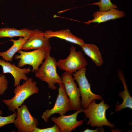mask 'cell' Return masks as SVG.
<instances>
[{
	"mask_svg": "<svg viewBox=\"0 0 132 132\" xmlns=\"http://www.w3.org/2000/svg\"><path fill=\"white\" fill-rule=\"evenodd\" d=\"M22 85H19L14 89V96L10 99L2 100L8 106V110L14 112L16 109L21 106L25 100L31 95L39 92V88L36 81L31 77L28 78Z\"/></svg>",
	"mask_w": 132,
	"mask_h": 132,
	"instance_id": "1",
	"label": "cell"
},
{
	"mask_svg": "<svg viewBox=\"0 0 132 132\" xmlns=\"http://www.w3.org/2000/svg\"><path fill=\"white\" fill-rule=\"evenodd\" d=\"M110 107L103 100L99 103H96L95 100H93L87 108L83 109L82 111L89 119L88 124L93 127H101L104 125L114 128L115 125L109 122L106 117V111Z\"/></svg>",
	"mask_w": 132,
	"mask_h": 132,
	"instance_id": "2",
	"label": "cell"
},
{
	"mask_svg": "<svg viewBox=\"0 0 132 132\" xmlns=\"http://www.w3.org/2000/svg\"><path fill=\"white\" fill-rule=\"evenodd\" d=\"M50 53H48L44 62L35 72V75L41 81L47 83L49 88L55 90L57 88L55 84L62 83V81L57 72V62L50 56Z\"/></svg>",
	"mask_w": 132,
	"mask_h": 132,
	"instance_id": "3",
	"label": "cell"
},
{
	"mask_svg": "<svg viewBox=\"0 0 132 132\" xmlns=\"http://www.w3.org/2000/svg\"><path fill=\"white\" fill-rule=\"evenodd\" d=\"M86 67L79 69L72 73L73 78L77 82L81 97V106L84 109L87 108L93 100H100L102 99L100 95L93 93L91 89L89 83L86 75Z\"/></svg>",
	"mask_w": 132,
	"mask_h": 132,
	"instance_id": "4",
	"label": "cell"
},
{
	"mask_svg": "<svg viewBox=\"0 0 132 132\" xmlns=\"http://www.w3.org/2000/svg\"><path fill=\"white\" fill-rule=\"evenodd\" d=\"M88 64L83 53L81 51H77L74 46L71 47L67 58L60 59L57 62V66L60 69L72 74L86 67Z\"/></svg>",
	"mask_w": 132,
	"mask_h": 132,
	"instance_id": "5",
	"label": "cell"
},
{
	"mask_svg": "<svg viewBox=\"0 0 132 132\" xmlns=\"http://www.w3.org/2000/svg\"><path fill=\"white\" fill-rule=\"evenodd\" d=\"M50 51L43 49H38L30 52L20 50L17 52L20 55H15L14 58L16 59H20L18 67L21 68L25 65H29L32 67L31 71L34 73L37 70L40 65L42 63L48 53Z\"/></svg>",
	"mask_w": 132,
	"mask_h": 132,
	"instance_id": "6",
	"label": "cell"
},
{
	"mask_svg": "<svg viewBox=\"0 0 132 132\" xmlns=\"http://www.w3.org/2000/svg\"><path fill=\"white\" fill-rule=\"evenodd\" d=\"M17 115L14 122L18 132H33L37 127V119L31 114L27 106L22 105L17 108Z\"/></svg>",
	"mask_w": 132,
	"mask_h": 132,
	"instance_id": "7",
	"label": "cell"
},
{
	"mask_svg": "<svg viewBox=\"0 0 132 132\" xmlns=\"http://www.w3.org/2000/svg\"><path fill=\"white\" fill-rule=\"evenodd\" d=\"M58 94L55 104L51 109H47L44 112L41 118L46 123L50 116L55 114L60 115H64L71 110L70 101L67 96L63 84H58Z\"/></svg>",
	"mask_w": 132,
	"mask_h": 132,
	"instance_id": "8",
	"label": "cell"
},
{
	"mask_svg": "<svg viewBox=\"0 0 132 132\" xmlns=\"http://www.w3.org/2000/svg\"><path fill=\"white\" fill-rule=\"evenodd\" d=\"M62 83L70 101L71 110H78L81 108V96L79 88L77 87L72 74L65 71L61 77Z\"/></svg>",
	"mask_w": 132,
	"mask_h": 132,
	"instance_id": "9",
	"label": "cell"
},
{
	"mask_svg": "<svg viewBox=\"0 0 132 132\" xmlns=\"http://www.w3.org/2000/svg\"><path fill=\"white\" fill-rule=\"evenodd\" d=\"M83 109L81 108L69 115H62L58 117H52L51 118V120L58 126L61 132H71L76 128L83 124V121L81 120L78 121L77 119L78 115L82 112Z\"/></svg>",
	"mask_w": 132,
	"mask_h": 132,
	"instance_id": "10",
	"label": "cell"
},
{
	"mask_svg": "<svg viewBox=\"0 0 132 132\" xmlns=\"http://www.w3.org/2000/svg\"><path fill=\"white\" fill-rule=\"evenodd\" d=\"M51 48L49 39L44 36V33L36 29L35 32L29 37L21 50L43 49L50 51Z\"/></svg>",
	"mask_w": 132,
	"mask_h": 132,
	"instance_id": "11",
	"label": "cell"
},
{
	"mask_svg": "<svg viewBox=\"0 0 132 132\" xmlns=\"http://www.w3.org/2000/svg\"><path fill=\"white\" fill-rule=\"evenodd\" d=\"M0 65L2 67L3 74L10 73L12 75L14 79V87L20 85L21 80H26L28 78L26 74L31 71L30 68H21L16 66L14 63L12 64L1 59Z\"/></svg>",
	"mask_w": 132,
	"mask_h": 132,
	"instance_id": "12",
	"label": "cell"
},
{
	"mask_svg": "<svg viewBox=\"0 0 132 132\" xmlns=\"http://www.w3.org/2000/svg\"><path fill=\"white\" fill-rule=\"evenodd\" d=\"M125 16L124 12L117 9H112L105 11H97L93 13V19L84 23L87 25L91 23L99 24L110 20L122 18Z\"/></svg>",
	"mask_w": 132,
	"mask_h": 132,
	"instance_id": "13",
	"label": "cell"
},
{
	"mask_svg": "<svg viewBox=\"0 0 132 132\" xmlns=\"http://www.w3.org/2000/svg\"><path fill=\"white\" fill-rule=\"evenodd\" d=\"M44 34V36L48 39L57 37L77 44L81 47L85 43L82 39L75 36L69 29L56 31L48 30L45 31Z\"/></svg>",
	"mask_w": 132,
	"mask_h": 132,
	"instance_id": "14",
	"label": "cell"
},
{
	"mask_svg": "<svg viewBox=\"0 0 132 132\" xmlns=\"http://www.w3.org/2000/svg\"><path fill=\"white\" fill-rule=\"evenodd\" d=\"M118 76L124 86V91L119 94L120 97L123 99V101L120 104L116 105L115 110L118 111L126 108L132 109V98L130 95L123 73L121 70L118 71Z\"/></svg>",
	"mask_w": 132,
	"mask_h": 132,
	"instance_id": "15",
	"label": "cell"
},
{
	"mask_svg": "<svg viewBox=\"0 0 132 132\" xmlns=\"http://www.w3.org/2000/svg\"><path fill=\"white\" fill-rule=\"evenodd\" d=\"M36 31V29L31 30L26 28L21 29L9 27L0 28V38L20 37L29 38Z\"/></svg>",
	"mask_w": 132,
	"mask_h": 132,
	"instance_id": "16",
	"label": "cell"
},
{
	"mask_svg": "<svg viewBox=\"0 0 132 132\" xmlns=\"http://www.w3.org/2000/svg\"><path fill=\"white\" fill-rule=\"evenodd\" d=\"M84 53L90 58L96 65L100 66L103 63V60L99 48L93 44L85 43L81 46Z\"/></svg>",
	"mask_w": 132,
	"mask_h": 132,
	"instance_id": "17",
	"label": "cell"
},
{
	"mask_svg": "<svg viewBox=\"0 0 132 132\" xmlns=\"http://www.w3.org/2000/svg\"><path fill=\"white\" fill-rule=\"evenodd\" d=\"M28 39L27 38L20 37L19 39L17 40L12 39H11L10 41L13 42L12 45L6 51L0 52V56H1L6 62H12L15 53L21 49L22 47Z\"/></svg>",
	"mask_w": 132,
	"mask_h": 132,
	"instance_id": "18",
	"label": "cell"
},
{
	"mask_svg": "<svg viewBox=\"0 0 132 132\" xmlns=\"http://www.w3.org/2000/svg\"><path fill=\"white\" fill-rule=\"evenodd\" d=\"M91 4L98 6L100 11H107L111 9L117 8V6L113 4L110 0H100L99 1Z\"/></svg>",
	"mask_w": 132,
	"mask_h": 132,
	"instance_id": "19",
	"label": "cell"
},
{
	"mask_svg": "<svg viewBox=\"0 0 132 132\" xmlns=\"http://www.w3.org/2000/svg\"><path fill=\"white\" fill-rule=\"evenodd\" d=\"M3 114L2 110L0 109V128L8 124L14 123L17 115V112L15 111L9 116L2 117L1 115Z\"/></svg>",
	"mask_w": 132,
	"mask_h": 132,
	"instance_id": "20",
	"label": "cell"
},
{
	"mask_svg": "<svg viewBox=\"0 0 132 132\" xmlns=\"http://www.w3.org/2000/svg\"><path fill=\"white\" fill-rule=\"evenodd\" d=\"M8 82L5 76L0 74V95L3 94L8 87Z\"/></svg>",
	"mask_w": 132,
	"mask_h": 132,
	"instance_id": "21",
	"label": "cell"
},
{
	"mask_svg": "<svg viewBox=\"0 0 132 132\" xmlns=\"http://www.w3.org/2000/svg\"><path fill=\"white\" fill-rule=\"evenodd\" d=\"M60 130L58 126L55 124L53 126L46 128L40 129L36 128L33 132H60Z\"/></svg>",
	"mask_w": 132,
	"mask_h": 132,
	"instance_id": "22",
	"label": "cell"
},
{
	"mask_svg": "<svg viewBox=\"0 0 132 132\" xmlns=\"http://www.w3.org/2000/svg\"><path fill=\"white\" fill-rule=\"evenodd\" d=\"M99 128L92 130L89 129H87L83 131V132H99Z\"/></svg>",
	"mask_w": 132,
	"mask_h": 132,
	"instance_id": "23",
	"label": "cell"
}]
</instances>
